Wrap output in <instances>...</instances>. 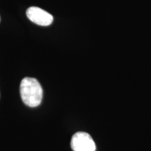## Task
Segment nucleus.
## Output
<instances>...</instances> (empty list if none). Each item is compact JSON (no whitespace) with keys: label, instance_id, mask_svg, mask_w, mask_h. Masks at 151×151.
Instances as JSON below:
<instances>
[{"label":"nucleus","instance_id":"f03ea898","mask_svg":"<svg viewBox=\"0 0 151 151\" xmlns=\"http://www.w3.org/2000/svg\"><path fill=\"white\" fill-rule=\"evenodd\" d=\"M71 148L73 151H95L96 144L89 134L78 132L71 138Z\"/></svg>","mask_w":151,"mask_h":151},{"label":"nucleus","instance_id":"f257e3e1","mask_svg":"<svg viewBox=\"0 0 151 151\" xmlns=\"http://www.w3.org/2000/svg\"><path fill=\"white\" fill-rule=\"evenodd\" d=\"M20 97L25 105L36 107L40 105L43 98V89L36 78L26 77L20 83Z\"/></svg>","mask_w":151,"mask_h":151},{"label":"nucleus","instance_id":"7ed1b4c3","mask_svg":"<svg viewBox=\"0 0 151 151\" xmlns=\"http://www.w3.org/2000/svg\"><path fill=\"white\" fill-rule=\"evenodd\" d=\"M26 14L32 22L38 25L48 26L53 21V17L51 14L37 6L29 7Z\"/></svg>","mask_w":151,"mask_h":151}]
</instances>
